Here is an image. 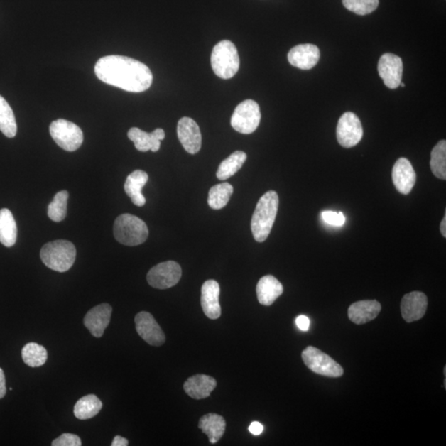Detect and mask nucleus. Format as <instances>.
<instances>
[{
  "label": "nucleus",
  "instance_id": "obj_31",
  "mask_svg": "<svg viewBox=\"0 0 446 446\" xmlns=\"http://www.w3.org/2000/svg\"><path fill=\"white\" fill-rule=\"evenodd\" d=\"M430 169L437 178L446 180V141H440L430 154Z\"/></svg>",
  "mask_w": 446,
  "mask_h": 446
},
{
  "label": "nucleus",
  "instance_id": "obj_22",
  "mask_svg": "<svg viewBox=\"0 0 446 446\" xmlns=\"http://www.w3.org/2000/svg\"><path fill=\"white\" fill-rule=\"evenodd\" d=\"M283 292L282 283L273 276L261 278L256 286L258 301L262 305L271 306Z\"/></svg>",
  "mask_w": 446,
  "mask_h": 446
},
{
  "label": "nucleus",
  "instance_id": "obj_14",
  "mask_svg": "<svg viewBox=\"0 0 446 446\" xmlns=\"http://www.w3.org/2000/svg\"><path fill=\"white\" fill-rule=\"evenodd\" d=\"M392 179L395 187L401 194L407 195L413 190L417 180V175L407 158L402 157L395 162Z\"/></svg>",
  "mask_w": 446,
  "mask_h": 446
},
{
  "label": "nucleus",
  "instance_id": "obj_13",
  "mask_svg": "<svg viewBox=\"0 0 446 446\" xmlns=\"http://www.w3.org/2000/svg\"><path fill=\"white\" fill-rule=\"evenodd\" d=\"M177 134L182 146L190 154H197L202 146V134L194 119L184 116L177 126Z\"/></svg>",
  "mask_w": 446,
  "mask_h": 446
},
{
  "label": "nucleus",
  "instance_id": "obj_32",
  "mask_svg": "<svg viewBox=\"0 0 446 446\" xmlns=\"http://www.w3.org/2000/svg\"><path fill=\"white\" fill-rule=\"evenodd\" d=\"M69 192L65 190L60 191L55 195L53 200L48 206L49 219L55 222L63 221L67 214V202Z\"/></svg>",
  "mask_w": 446,
  "mask_h": 446
},
{
  "label": "nucleus",
  "instance_id": "obj_40",
  "mask_svg": "<svg viewBox=\"0 0 446 446\" xmlns=\"http://www.w3.org/2000/svg\"><path fill=\"white\" fill-rule=\"evenodd\" d=\"M440 232H442V236L446 237V214H445V217L442 223H440Z\"/></svg>",
  "mask_w": 446,
  "mask_h": 446
},
{
  "label": "nucleus",
  "instance_id": "obj_37",
  "mask_svg": "<svg viewBox=\"0 0 446 446\" xmlns=\"http://www.w3.org/2000/svg\"><path fill=\"white\" fill-rule=\"evenodd\" d=\"M263 430V425L258 422H253L249 427V432L254 435H260Z\"/></svg>",
  "mask_w": 446,
  "mask_h": 446
},
{
  "label": "nucleus",
  "instance_id": "obj_12",
  "mask_svg": "<svg viewBox=\"0 0 446 446\" xmlns=\"http://www.w3.org/2000/svg\"><path fill=\"white\" fill-rule=\"evenodd\" d=\"M135 323L136 332L146 343L153 347H161L165 343V333L151 313L141 312L136 314Z\"/></svg>",
  "mask_w": 446,
  "mask_h": 446
},
{
  "label": "nucleus",
  "instance_id": "obj_10",
  "mask_svg": "<svg viewBox=\"0 0 446 446\" xmlns=\"http://www.w3.org/2000/svg\"><path fill=\"white\" fill-rule=\"evenodd\" d=\"M363 138V128L358 116L347 111L339 118L337 126V138L339 145L344 148L357 146Z\"/></svg>",
  "mask_w": 446,
  "mask_h": 446
},
{
  "label": "nucleus",
  "instance_id": "obj_38",
  "mask_svg": "<svg viewBox=\"0 0 446 446\" xmlns=\"http://www.w3.org/2000/svg\"><path fill=\"white\" fill-rule=\"evenodd\" d=\"M6 394V384H5V376L4 371L0 368V399Z\"/></svg>",
  "mask_w": 446,
  "mask_h": 446
},
{
  "label": "nucleus",
  "instance_id": "obj_35",
  "mask_svg": "<svg viewBox=\"0 0 446 446\" xmlns=\"http://www.w3.org/2000/svg\"><path fill=\"white\" fill-rule=\"evenodd\" d=\"M82 445L78 435L65 433L53 440V446H80Z\"/></svg>",
  "mask_w": 446,
  "mask_h": 446
},
{
  "label": "nucleus",
  "instance_id": "obj_25",
  "mask_svg": "<svg viewBox=\"0 0 446 446\" xmlns=\"http://www.w3.org/2000/svg\"><path fill=\"white\" fill-rule=\"evenodd\" d=\"M18 228L11 211L0 210V243L6 247H12L17 241Z\"/></svg>",
  "mask_w": 446,
  "mask_h": 446
},
{
  "label": "nucleus",
  "instance_id": "obj_26",
  "mask_svg": "<svg viewBox=\"0 0 446 446\" xmlns=\"http://www.w3.org/2000/svg\"><path fill=\"white\" fill-rule=\"evenodd\" d=\"M103 408L101 400L94 394L87 395L78 400L74 408V414L80 420H88L98 415Z\"/></svg>",
  "mask_w": 446,
  "mask_h": 446
},
{
  "label": "nucleus",
  "instance_id": "obj_20",
  "mask_svg": "<svg viewBox=\"0 0 446 446\" xmlns=\"http://www.w3.org/2000/svg\"><path fill=\"white\" fill-rule=\"evenodd\" d=\"M217 387L215 379L205 374H196L184 384L185 393L192 398L200 400L210 396Z\"/></svg>",
  "mask_w": 446,
  "mask_h": 446
},
{
  "label": "nucleus",
  "instance_id": "obj_36",
  "mask_svg": "<svg viewBox=\"0 0 446 446\" xmlns=\"http://www.w3.org/2000/svg\"><path fill=\"white\" fill-rule=\"evenodd\" d=\"M296 325L299 330L303 332H307L309 330V327H310V320L309 318L304 315L298 316L296 318Z\"/></svg>",
  "mask_w": 446,
  "mask_h": 446
},
{
  "label": "nucleus",
  "instance_id": "obj_18",
  "mask_svg": "<svg viewBox=\"0 0 446 446\" xmlns=\"http://www.w3.org/2000/svg\"><path fill=\"white\" fill-rule=\"evenodd\" d=\"M220 286L214 280L204 283L201 290V305L205 315L215 320L219 318L222 309L219 303Z\"/></svg>",
  "mask_w": 446,
  "mask_h": 446
},
{
  "label": "nucleus",
  "instance_id": "obj_34",
  "mask_svg": "<svg viewBox=\"0 0 446 446\" xmlns=\"http://www.w3.org/2000/svg\"><path fill=\"white\" fill-rule=\"evenodd\" d=\"M322 217L324 222L332 226L342 227L346 222V217L342 212L324 211Z\"/></svg>",
  "mask_w": 446,
  "mask_h": 446
},
{
  "label": "nucleus",
  "instance_id": "obj_24",
  "mask_svg": "<svg viewBox=\"0 0 446 446\" xmlns=\"http://www.w3.org/2000/svg\"><path fill=\"white\" fill-rule=\"evenodd\" d=\"M199 428L207 435L210 443L216 444L225 433L226 420L220 415L206 414L200 418Z\"/></svg>",
  "mask_w": 446,
  "mask_h": 446
},
{
  "label": "nucleus",
  "instance_id": "obj_7",
  "mask_svg": "<svg viewBox=\"0 0 446 446\" xmlns=\"http://www.w3.org/2000/svg\"><path fill=\"white\" fill-rule=\"evenodd\" d=\"M302 359L311 371L322 376L339 378L344 374L342 367L337 361L316 347H308L302 352Z\"/></svg>",
  "mask_w": 446,
  "mask_h": 446
},
{
  "label": "nucleus",
  "instance_id": "obj_41",
  "mask_svg": "<svg viewBox=\"0 0 446 446\" xmlns=\"http://www.w3.org/2000/svg\"><path fill=\"white\" fill-rule=\"evenodd\" d=\"M400 86H402V87H405V85L403 83L400 84Z\"/></svg>",
  "mask_w": 446,
  "mask_h": 446
},
{
  "label": "nucleus",
  "instance_id": "obj_29",
  "mask_svg": "<svg viewBox=\"0 0 446 446\" xmlns=\"http://www.w3.org/2000/svg\"><path fill=\"white\" fill-rule=\"evenodd\" d=\"M233 194V187L229 183H222L212 187L209 192V204L211 209L219 210L229 202Z\"/></svg>",
  "mask_w": 446,
  "mask_h": 446
},
{
  "label": "nucleus",
  "instance_id": "obj_21",
  "mask_svg": "<svg viewBox=\"0 0 446 446\" xmlns=\"http://www.w3.org/2000/svg\"><path fill=\"white\" fill-rule=\"evenodd\" d=\"M381 308V304L377 300L359 301L349 308L348 317L352 322L362 325L376 318Z\"/></svg>",
  "mask_w": 446,
  "mask_h": 446
},
{
  "label": "nucleus",
  "instance_id": "obj_5",
  "mask_svg": "<svg viewBox=\"0 0 446 446\" xmlns=\"http://www.w3.org/2000/svg\"><path fill=\"white\" fill-rule=\"evenodd\" d=\"M211 65L219 77L224 80L232 78L240 67V58L236 45L227 40L217 43L212 49Z\"/></svg>",
  "mask_w": 446,
  "mask_h": 446
},
{
  "label": "nucleus",
  "instance_id": "obj_33",
  "mask_svg": "<svg viewBox=\"0 0 446 446\" xmlns=\"http://www.w3.org/2000/svg\"><path fill=\"white\" fill-rule=\"evenodd\" d=\"M344 7L358 15L371 13L379 6V0H342Z\"/></svg>",
  "mask_w": 446,
  "mask_h": 446
},
{
  "label": "nucleus",
  "instance_id": "obj_30",
  "mask_svg": "<svg viewBox=\"0 0 446 446\" xmlns=\"http://www.w3.org/2000/svg\"><path fill=\"white\" fill-rule=\"evenodd\" d=\"M23 361L27 366L36 368L43 366L48 361L47 349L34 342H30L22 349Z\"/></svg>",
  "mask_w": 446,
  "mask_h": 446
},
{
  "label": "nucleus",
  "instance_id": "obj_15",
  "mask_svg": "<svg viewBox=\"0 0 446 446\" xmlns=\"http://www.w3.org/2000/svg\"><path fill=\"white\" fill-rule=\"evenodd\" d=\"M111 311L113 309L109 304L102 303L90 309L86 314L84 318L85 326L94 337L103 336L105 329L109 325Z\"/></svg>",
  "mask_w": 446,
  "mask_h": 446
},
{
  "label": "nucleus",
  "instance_id": "obj_19",
  "mask_svg": "<svg viewBox=\"0 0 446 446\" xmlns=\"http://www.w3.org/2000/svg\"><path fill=\"white\" fill-rule=\"evenodd\" d=\"M129 138L133 141L136 150L139 151L153 152L158 151L161 148V141L165 139V131L163 129H157L152 133L148 134L138 128H133L129 131Z\"/></svg>",
  "mask_w": 446,
  "mask_h": 446
},
{
  "label": "nucleus",
  "instance_id": "obj_6",
  "mask_svg": "<svg viewBox=\"0 0 446 446\" xmlns=\"http://www.w3.org/2000/svg\"><path fill=\"white\" fill-rule=\"evenodd\" d=\"M50 134L55 143L67 151L78 150L84 141L83 131L80 126L65 119L53 121Z\"/></svg>",
  "mask_w": 446,
  "mask_h": 446
},
{
  "label": "nucleus",
  "instance_id": "obj_39",
  "mask_svg": "<svg viewBox=\"0 0 446 446\" xmlns=\"http://www.w3.org/2000/svg\"><path fill=\"white\" fill-rule=\"evenodd\" d=\"M129 440L126 438L120 437V435H116L114 437L113 442H111V446H126L129 445Z\"/></svg>",
  "mask_w": 446,
  "mask_h": 446
},
{
  "label": "nucleus",
  "instance_id": "obj_4",
  "mask_svg": "<svg viewBox=\"0 0 446 446\" xmlns=\"http://www.w3.org/2000/svg\"><path fill=\"white\" fill-rule=\"evenodd\" d=\"M114 234L121 244L135 246L143 244L148 239L149 230L145 222L138 217L125 214L116 217Z\"/></svg>",
  "mask_w": 446,
  "mask_h": 446
},
{
  "label": "nucleus",
  "instance_id": "obj_28",
  "mask_svg": "<svg viewBox=\"0 0 446 446\" xmlns=\"http://www.w3.org/2000/svg\"><path fill=\"white\" fill-rule=\"evenodd\" d=\"M0 131L9 138H14L18 131L13 111L1 95H0Z\"/></svg>",
  "mask_w": 446,
  "mask_h": 446
},
{
  "label": "nucleus",
  "instance_id": "obj_8",
  "mask_svg": "<svg viewBox=\"0 0 446 446\" xmlns=\"http://www.w3.org/2000/svg\"><path fill=\"white\" fill-rule=\"evenodd\" d=\"M261 119L260 106L256 101H243L234 110L231 119L233 129L242 134H251L259 126Z\"/></svg>",
  "mask_w": 446,
  "mask_h": 446
},
{
  "label": "nucleus",
  "instance_id": "obj_16",
  "mask_svg": "<svg viewBox=\"0 0 446 446\" xmlns=\"http://www.w3.org/2000/svg\"><path fill=\"white\" fill-rule=\"evenodd\" d=\"M428 300L422 292L414 291L404 295L401 302V312L405 321L413 322L420 320L427 312Z\"/></svg>",
  "mask_w": 446,
  "mask_h": 446
},
{
  "label": "nucleus",
  "instance_id": "obj_23",
  "mask_svg": "<svg viewBox=\"0 0 446 446\" xmlns=\"http://www.w3.org/2000/svg\"><path fill=\"white\" fill-rule=\"evenodd\" d=\"M148 180V173L141 170L134 171L126 180L124 190L136 206L143 207L146 205V199L141 190Z\"/></svg>",
  "mask_w": 446,
  "mask_h": 446
},
{
  "label": "nucleus",
  "instance_id": "obj_3",
  "mask_svg": "<svg viewBox=\"0 0 446 446\" xmlns=\"http://www.w3.org/2000/svg\"><path fill=\"white\" fill-rule=\"evenodd\" d=\"M40 259L50 270L67 272L74 265L76 249L73 243L58 240L47 243L40 250Z\"/></svg>",
  "mask_w": 446,
  "mask_h": 446
},
{
  "label": "nucleus",
  "instance_id": "obj_9",
  "mask_svg": "<svg viewBox=\"0 0 446 446\" xmlns=\"http://www.w3.org/2000/svg\"><path fill=\"white\" fill-rule=\"evenodd\" d=\"M182 276L181 267L175 261H165L151 268L148 273V282L157 290H167L179 283Z\"/></svg>",
  "mask_w": 446,
  "mask_h": 446
},
{
  "label": "nucleus",
  "instance_id": "obj_1",
  "mask_svg": "<svg viewBox=\"0 0 446 446\" xmlns=\"http://www.w3.org/2000/svg\"><path fill=\"white\" fill-rule=\"evenodd\" d=\"M94 72L103 82L133 93L148 90L153 80L148 65L124 55L100 58L95 65Z\"/></svg>",
  "mask_w": 446,
  "mask_h": 446
},
{
  "label": "nucleus",
  "instance_id": "obj_11",
  "mask_svg": "<svg viewBox=\"0 0 446 446\" xmlns=\"http://www.w3.org/2000/svg\"><path fill=\"white\" fill-rule=\"evenodd\" d=\"M378 72L388 88L394 89L402 83L403 64L401 58L392 53L384 54L379 59Z\"/></svg>",
  "mask_w": 446,
  "mask_h": 446
},
{
  "label": "nucleus",
  "instance_id": "obj_27",
  "mask_svg": "<svg viewBox=\"0 0 446 446\" xmlns=\"http://www.w3.org/2000/svg\"><path fill=\"white\" fill-rule=\"evenodd\" d=\"M247 156L244 151H236L222 161L217 171V179L226 180L234 175L244 165Z\"/></svg>",
  "mask_w": 446,
  "mask_h": 446
},
{
  "label": "nucleus",
  "instance_id": "obj_2",
  "mask_svg": "<svg viewBox=\"0 0 446 446\" xmlns=\"http://www.w3.org/2000/svg\"><path fill=\"white\" fill-rule=\"evenodd\" d=\"M278 202V194L273 190L266 192L258 201L251 224L253 236L257 242H263L270 236L276 219Z\"/></svg>",
  "mask_w": 446,
  "mask_h": 446
},
{
  "label": "nucleus",
  "instance_id": "obj_17",
  "mask_svg": "<svg viewBox=\"0 0 446 446\" xmlns=\"http://www.w3.org/2000/svg\"><path fill=\"white\" fill-rule=\"evenodd\" d=\"M320 59V50L313 44H301L292 48L288 54L290 63L298 69L311 70Z\"/></svg>",
  "mask_w": 446,
  "mask_h": 446
}]
</instances>
